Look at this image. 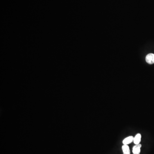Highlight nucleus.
I'll list each match as a JSON object with an SVG mask.
<instances>
[{
	"instance_id": "f257e3e1",
	"label": "nucleus",
	"mask_w": 154,
	"mask_h": 154,
	"mask_svg": "<svg viewBox=\"0 0 154 154\" xmlns=\"http://www.w3.org/2000/svg\"><path fill=\"white\" fill-rule=\"evenodd\" d=\"M146 62L149 64L154 63V54H149L146 57Z\"/></svg>"
},
{
	"instance_id": "f03ea898",
	"label": "nucleus",
	"mask_w": 154,
	"mask_h": 154,
	"mask_svg": "<svg viewBox=\"0 0 154 154\" xmlns=\"http://www.w3.org/2000/svg\"><path fill=\"white\" fill-rule=\"evenodd\" d=\"M142 145L140 144H138L135 145L132 149V152L133 154H140V148Z\"/></svg>"
},
{
	"instance_id": "7ed1b4c3",
	"label": "nucleus",
	"mask_w": 154,
	"mask_h": 154,
	"mask_svg": "<svg viewBox=\"0 0 154 154\" xmlns=\"http://www.w3.org/2000/svg\"><path fill=\"white\" fill-rule=\"evenodd\" d=\"M133 136H129L124 139L122 141L123 145H128L133 142Z\"/></svg>"
},
{
	"instance_id": "20e7f679",
	"label": "nucleus",
	"mask_w": 154,
	"mask_h": 154,
	"mask_svg": "<svg viewBox=\"0 0 154 154\" xmlns=\"http://www.w3.org/2000/svg\"><path fill=\"white\" fill-rule=\"evenodd\" d=\"M141 135L140 133H137L134 137H133V142L135 145L140 144L141 141Z\"/></svg>"
},
{
	"instance_id": "39448f33",
	"label": "nucleus",
	"mask_w": 154,
	"mask_h": 154,
	"mask_svg": "<svg viewBox=\"0 0 154 154\" xmlns=\"http://www.w3.org/2000/svg\"><path fill=\"white\" fill-rule=\"evenodd\" d=\"M122 148L123 154H130L129 147L128 145H123L122 146Z\"/></svg>"
}]
</instances>
